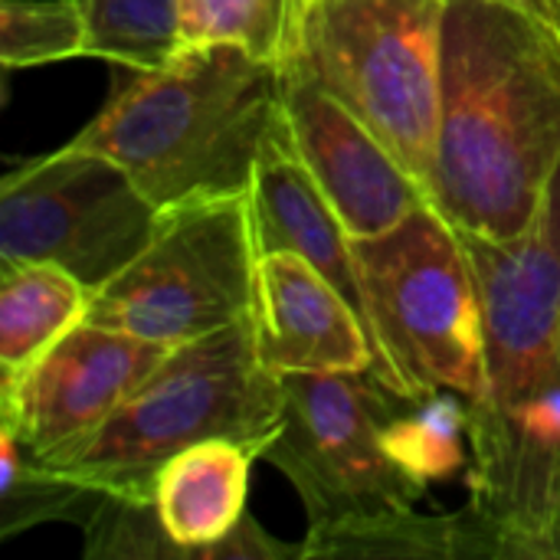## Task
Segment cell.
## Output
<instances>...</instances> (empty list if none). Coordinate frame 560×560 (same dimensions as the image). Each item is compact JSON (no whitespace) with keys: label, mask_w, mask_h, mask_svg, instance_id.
I'll return each mask as SVG.
<instances>
[{"label":"cell","mask_w":560,"mask_h":560,"mask_svg":"<svg viewBox=\"0 0 560 560\" xmlns=\"http://www.w3.org/2000/svg\"><path fill=\"white\" fill-rule=\"evenodd\" d=\"M482 299L486 374L466 404L469 502L512 560H558L560 535V167L532 226L505 243L466 236Z\"/></svg>","instance_id":"6da1fadb"},{"label":"cell","mask_w":560,"mask_h":560,"mask_svg":"<svg viewBox=\"0 0 560 560\" xmlns=\"http://www.w3.org/2000/svg\"><path fill=\"white\" fill-rule=\"evenodd\" d=\"M560 167V30L505 0H446L430 203L456 233L505 243Z\"/></svg>","instance_id":"7a4b0ae2"},{"label":"cell","mask_w":560,"mask_h":560,"mask_svg":"<svg viewBox=\"0 0 560 560\" xmlns=\"http://www.w3.org/2000/svg\"><path fill=\"white\" fill-rule=\"evenodd\" d=\"M279 118V62L213 43L184 49L164 69L115 66L112 98L69 144L118 161L161 210H171L249 194Z\"/></svg>","instance_id":"3957f363"},{"label":"cell","mask_w":560,"mask_h":560,"mask_svg":"<svg viewBox=\"0 0 560 560\" xmlns=\"http://www.w3.org/2000/svg\"><path fill=\"white\" fill-rule=\"evenodd\" d=\"M282 407V377L262 364L249 312L213 335L174 345L85 443L46 466L108 495L154 499L158 469L171 456L207 440L266 450Z\"/></svg>","instance_id":"277c9868"},{"label":"cell","mask_w":560,"mask_h":560,"mask_svg":"<svg viewBox=\"0 0 560 560\" xmlns=\"http://www.w3.org/2000/svg\"><path fill=\"white\" fill-rule=\"evenodd\" d=\"M446 0H295L279 66L358 115L427 187L436 167Z\"/></svg>","instance_id":"5b68a950"},{"label":"cell","mask_w":560,"mask_h":560,"mask_svg":"<svg viewBox=\"0 0 560 560\" xmlns=\"http://www.w3.org/2000/svg\"><path fill=\"white\" fill-rule=\"evenodd\" d=\"M381 381L404 397L453 390L466 404L482 394V299L463 236L436 207L397 226L351 240Z\"/></svg>","instance_id":"8992f818"},{"label":"cell","mask_w":560,"mask_h":560,"mask_svg":"<svg viewBox=\"0 0 560 560\" xmlns=\"http://www.w3.org/2000/svg\"><path fill=\"white\" fill-rule=\"evenodd\" d=\"M282 420L262 463L299 492L308 528L410 512L430 489L400 453L397 427L413 397L374 371L282 374Z\"/></svg>","instance_id":"52a82bcc"},{"label":"cell","mask_w":560,"mask_h":560,"mask_svg":"<svg viewBox=\"0 0 560 560\" xmlns=\"http://www.w3.org/2000/svg\"><path fill=\"white\" fill-rule=\"evenodd\" d=\"M256 266L249 194L190 200L164 210L151 243L92 292L85 322L174 348L246 318Z\"/></svg>","instance_id":"ba28073f"},{"label":"cell","mask_w":560,"mask_h":560,"mask_svg":"<svg viewBox=\"0 0 560 560\" xmlns=\"http://www.w3.org/2000/svg\"><path fill=\"white\" fill-rule=\"evenodd\" d=\"M161 213L118 161L66 141L3 174L0 262H49L95 292L151 243Z\"/></svg>","instance_id":"9c48e42d"},{"label":"cell","mask_w":560,"mask_h":560,"mask_svg":"<svg viewBox=\"0 0 560 560\" xmlns=\"http://www.w3.org/2000/svg\"><path fill=\"white\" fill-rule=\"evenodd\" d=\"M171 348L79 322L20 377L0 384V430L36 463H59L85 443Z\"/></svg>","instance_id":"30bf717a"},{"label":"cell","mask_w":560,"mask_h":560,"mask_svg":"<svg viewBox=\"0 0 560 560\" xmlns=\"http://www.w3.org/2000/svg\"><path fill=\"white\" fill-rule=\"evenodd\" d=\"M282 72V115L292 148L351 240L384 233L433 207L427 187L335 95L292 66Z\"/></svg>","instance_id":"8fae6325"},{"label":"cell","mask_w":560,"mask_h":560,"mask_svg":"<svg viewBox=\"0 0 560 560\" xmlns=\"http://www.w3.org/2000/svg\"><path fill=\"white\" fill-rule=\"evenodd\" d=\"M253 328L262 364L279 377L377 374V351L361 315L299 253L279 249L259 256Z\"/></svg>","instance_id":"7c38bea8"},{"label":"cell","mask_w":560,"mask_h":560,"mask_svg":"<svg viewBox=\"0 0 560 560\" xmlns=\"http://www.w3.org/2000/svg\"><path fill=\"white\" fill-rule=\"evenodd\" d=\"M262 459L259 443L207 440L171 456L154 479V505L167 535L190 560H210V545L226 538L246 515L249 469Z\"/></svg>","instance_id":"4fadbf2b"},{"label":"cell","mask_w":560,"mask_h":560,"mask_svg":"<svg viewBox=\"0 0 560 560\" xmlns=\"http://www.w3.org/2000/svg\"><path fill=\"white\" fill-rule=\"evenodd\" d=\"M305 560H512L495 522L472 502L453 515L394 512L308 528Z\"/></svg>","instance_id":"5bb4252c"},{"label":"cell","mask_w":560,"mask_h":560,"mask_svg":"<svg viewBox=\"0 0 560 560\" xmlns=\"http://www.w3.org/2000/svg\"><path fill=\"white\" fill-rule=\"evenodd\" d=\"M92 289L49 262H0V384L85 322Z\"/></svg>","instance_id":"9a60e30c"},{"label":"cell","mask_w":560,"mask_h":560,"mask_svg":"<svg viewBox=\"0 0 560 560\" xmlns=\"http://www.w3.org/2000/svg\"><path fill=\"white\" fill-rule=\"evenodd\" d=\"M0 538H16L46 522L89 525L95 509L108 492H98L69 472L36 463L20 450V443L0 430Z\"/></svg>","instance_id":"2e32d148"},{"label":"cell","mask_w":560,"mask_h":560,"mask_svg":"<svg viewBox=\"0 0 560 560\" xmlns=\"http://www.w3.org/2000/svg\"><path fill=\"white\" fill-rule=\"evenodd\" d=\"M89 56L121 69H164L187 46L184 0H82Z\"/></svg>","instance_id":"e0dca14e"},{"label":"cell","mask_w":560,"mask_h":560,"mask_svg":"<svg viewBox=\"0 0 560 560\" xmlns=\"http://www.w3.org/2000/svg\"><path fill=\"white\" fill-rule=\"evenodd\" d=\"M89 56L82 0H0V62L33 69Z\"/></svg>","instance_id":"ac0fdd59"},{"label":"cell","mask_w":560,"mask_h":560,"mask_svg":"<svg viewBox=\"0 0 560 560\" xmlns=\"http://www.w3.org/2000/svg\"><path fill=\"white\" fill-rule=\"evenodd\" d=\"M295 0H184V46L230 43L256 59L282 62Z\"/></svg>","instance_id":"d6986e66"},{"label":"cell","mask_w":560,"mask_h":560,"mask_svg":"<svg viewBox=\"0 0 560 560\" xmlns=\"http://www.w3.org/2000/svg\"><path fill=\"white\" fill-rule=\"evenodd\" d=\"M85 532V560H190L161 525L154 499L105 495Z\"/></svg>","instance_id":"ffe728a7"},{"label":"cell","mask_w":560,"mask_h":560,"mask_svg":"<svg viewBox=\"0 0 560 560\" xmlns=\"http://www.w3.org/2000/svg\"><path fill=\"white\" fill-rule=\"evenodd\" d=\"M210 560H305V545L279 541L246 512L226 538L210 545Z\"/></svg>","instance_id":"44dd1931"},{"label":"cell","mask_w":560,"mask_h":560,"mask_svg":"<svg viewBox=\"0 0 560 560\" xmlns=\"http://www.w3.org/2000/svg\"><path fill=\"white\" fill-rule=\"evenodd\" d=\"M505 3H515L522 10H528V13H535V16L548 20V23H555L560 30V0H505Z\"/></svg>","instance_id":"7402d4cb"},{"label":"cell","mask_w":560,"mask_h":560,"mask_svg":"<svg viewBox=\"0 0 560 560\" xmlns=\"http://www.w3.org/2000/svg\"><path fill=\"white\" fill-rule=\"evenodd\" d=\"M558 560H560V535H558Z\"/></svg>","instance_id":"603a6c76"}]
</instances>
